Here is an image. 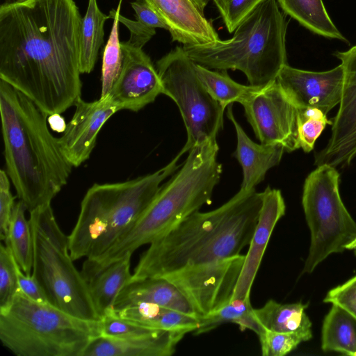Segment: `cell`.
<instances>
[{
  "mask_svg": "<svg viewBox=\"0 0 356 356\" xmlns=\"http://www.w3.org/2000/svg\"><path fill=\"white\" fill-rule=\"evenodd\" d=\"M83 18L74 0H5L0 6V79L48 116L81 98Z\"/></svg>",
  "mask_w": 356,
  "mask_h": 356,
  "instance_id": "obj_1",
  "label": "cell"
},
{
  "mask_svg": "<svg viewBox=\"0 0 356 356\" xmlns=\"http://www.w3.org/2000/svg\"><path fill=\"white\" fill-rule=\"evenodd\" d=\"M263 195L255 189L239 190L217 209L188 216L149 244L131 280L161 277L184 268L240 254L251 240Z\"/></svg>",
  "mask_w": 356,
  "mask_h": 356,
  "instance_id": "obj_2",
  "label": "cell"
},
{
  "mask_svg": "<svg viewBox=\"0 0 356 356\" xmlns=\"http://www.w3.org/2000/svg\"><path fill=\"white\" fill-rule=\"evenodd\" d=\"M0 113L6 172L30 212L51 203L67 184L73 166L49 130L48 115L1 79Z\"/></svg>",
  "mask_w": 356,
  "mask_h": 356,
  "instance_id": "obj_3",
  "label": "cell"
},
{
  "mask_svg": "<svg viewBox=\"0 0 356 356\" xmlns=\"http://www.w3.org/2000/svg\"><path fill=\"white\" fill-rule=\"evenodd\" d=\"M216 138L195 145L180 169L162 185L134 225L106 252L86 259L81 273L89 282L111 264L131 257L140 247L165 235L181 221L211 202L219 183L222 165L218 161Z\"/></svg>",
  "mask_w": 356,
  "mask_h": 356,
  "instance_id": "obj_4",
  "label": "cell"
},
{
  "mask_svg": "<svg viewBox=\"0 0 356 356\" xmlns=\"http://www.w3.org/2000/svg\"><path fill=\"white\" fill-rule=\"evenodd\" d=\"M177 154L154 173L124 182L95 184L85 194L68 236L74 261L95 259L112 247L151 204L161 184L180 167Z\"/></svg>",
  "mask_w": 356,
  "mask_h": 356,
  "instance_id": "obj_5",
  "label": "cell"
},
{
  "mask_svg": "<svg viewBox=\"0 0 356 356\" xmlns=\"http://www.w3.org/2000/svg\"><path fill=\"white\" fill-rule=\"evenodd\" d=\"M287 22L275 0H266L236 29L232 38L183 45L188 57L210 70H239L250 86H265L287 64Z\"/></svg>",
  "mask_w": 356,
  "mask_h": 356,
  "instance_id": "obj_6",
  "label": "cell"
},
{
  "mask_svg": "<svg viewBox=\"0 0 356 356\" xmlns=\"http://www.w3.org/2000/svg\"><path fill=\"white\" fill-rule=\"evenodd\" d=\"M102 335L101 321L74 316L49 303H40L19 289L0 309V340L17 356H81Z\"/></svg>",
  "mask_w": 356,
  "mask_h": 356,
  "instance_id": "obj_7",
  "label": "cell"
},
{
  "mask_svg": "<svg viewBox=\"0 0 356 356\" xmlns=\"http://www.w3.org/2000/svg\"><path fill=\"white\" fill-rule=\"evenodd\" d=\"M29 213L33 241L32 275L43 288L49 302L74 316L101 320L88 282L74 264L68 236L58 225L51 203Z\"/></svg>",
  "mask_w": 356,
  "mask_h": 356,
  "instance_id": "obj_8",
  "label": "cell"
},
{
  "mask_svg": "<svg viewBox=\"0 0 356 356\" xmlns=\"http://www.w3.org/2000/svg\"><path fill=\"white\" fill-rule=\"evenodd\" d=\"M339 178L336 168L322 164L305 179L302 205L311 238L302 273H312L328 256L343 252L356 239V222L341 200Z\"/></svg>",
  "mask_w": 356,
  "mask_h": 356,
  "instance_id": "obj_9",
  "label": "cell"
},
{
  "mask_svg": "<svg viewBox=\"0 0 356 356\" xmlns=\"http://www.w3.org/2000/svg\"><path fill=\"white\" fill-rule=\"evenodd\" d=\"M163 92L177 104L187 138L182 156L195 145L216 138L223 128L225 111L207 91L195 70V63L177 46L156 63Z\"/></svg>",
  "mask_w": 356,
  "mask_h": 356,
  "instance_id": "obj_10",
  "label": "cell"
},
{
  "mask_svg": "<svg viewBox=\"0 0 356 356\" xmlns=\"http://www.w3.org/2000/svg\"><path fill=\"white\" fill-rule=\"evenodd\" d=\"M244 260L245 255L240 254L184 268L161 277L177 286L201 318L232 298Z\"/></svg>",
  "mask_w": 356,
  "mask_h": 356,
  "instance_id": "obj_11",
  "label": "cell"
},
{
  "mask_svg": "<svg viewBox=\"0 0 356 356\" xmlns=\"http://www.w3.org/2000/svg\"><path fill=\"white\" fill-rule=\"evenodd\" d=\"M242 106L260 143L280 145L287 152L300 148L299 109L288 98L277 80L262 87Z\"/></svg>",
  "mask_w": 356,
  "mask_h": 356,
  "instance_id": "obj_12",
  "label": "cell"
},
{
  "mask_svg": "<svg viewBox=\"0 0 356 356\" xmlns=\"http://www.w3.org/2000/svg\"><path fill=\"white\" fill-rule=\"evenodd\" d=\"M333 55L343 68L341 99L332 120L330 138L315 154L314 164L343 168L356 156V44L346 51H336Z\"/></svg>",
  "mask_w": 356,
  "mask_h": 356,
  "instance_id": "obj_13",
  "label": "cell"
},
{
  "mask_svg": "<svg viewBox=\"0 0 356 356\" xmlns=\"http://www.w3.org/2000/svg\"><path fill=\"white\" fill-rule=\"evenodd\" d=\"M277 81L298 108H315L327 115L340 103L343 83L341 64L323 72L300 70L285 65Z\"/></svg>",
  "mask_w": 356,
  "mask_h": 356,
  "instance_id": "obj_14",
  "label": "cell"
},
{
  "mask_svg": "<svg viewBox=\"0 0 356 356\" xmlns=\"http://www.w3.org/2000/svg\"><path fill=\"white\" fill-rule=\"evenodd\" d=\"M124 55L120 74L110 95L121 110L138 111L154 102L163 92L161 78L143 48L121 42Z\"/></svg>",
  "mask_w": 356,
  "mask_h": 356,
  "instance_id": "obj_15",
  "label": "cell"
},
{
  "mask_svg": "<svg viewBox=\"0 0 356 356\" xmlns=\"http://www.w3.org/2000/svg\"><path fill=\"white\" fill-rule=\"evenodd\" d=\"M74 106L73 117L58 143L67 160L78 167L89 159L103 125L121 108L110 97L93 102L80 98Z\"/></svg>",
  "mask_w": 356,
  "mask_h": 356,
  "instance_id": "obj_16",
  "label": "cell"
},
{
  "mask_svg": "<svg viewBox=\"0 0 356 356\" xmlns=\"http://www.w3.org/2000/svg\"><path fill=\"white\" fill-rule=\"evenodd\" d=\"M168 26L172 40L197 45L219 40L204 14L208 0H144Z\"/></svg>",
  "mask_w": 356,
  "mask_h": 356,
  "instance_id": "obj_17",
  "label": "cell"
},
{
  "mask_svg": "<svg viewBox=\"0 0 356 356\" xmlns=\"http://www.w3.org/2000/svg\"><path fill=\"white\" fill-rule=\"evenodd\" d=\"M263 194L259 219L232 299L250 298L251 287L271 234L277 222L285 214L286 204L280 190L268 186Z\"/></svg>",
  "mask_w": 356,
  "mask_h": 356,
  "instance_id": "obj_18",
  "label": "cell"
},
{
  "mask_svg": "<svg viewBox=\"0 0 356 356\" xmlns=\"http://www.w3.org/2000/svg\"><path fill=\"white\" fill-rule=\"evenodd\" d=\"M226 114L233 123L236 134L237 143L234 156L243 170L240 190L252 191L264 180L270 168L280 163L285 149L280 145L258 144L252 141L236 120L232 104L227 107Z\"/></svg>",
  "mask_w": 356,
  "mask_h": 356,
  "instance_id": "obj_19",
  "label": "cell"
},
{
  "mask_svg": "<svg viewBox=\"0 0 356 356\" xmlns=\"http://www.w3.org/2000/svg\"><path fill=\"white\" fill-rule=\"evenodd\" d=\"M184 336L164 330L148 337L127 339L101 335L88 344L81 356H170Z\"/></svg>",
  "mask_w": 356,
  "mask_h": 356,
  "instance_id": "obj_20",
  "label": "cell"
},
{
  "mask_svg": "<svg viewBox=\"0 0 356 356\" xmlns=\"http://www.w3.org/2000/svg\"><path fill=\"white\" fill-rule=\"evenodd\" d=\"M139 303L154 304L195 315L181 292L164 277H146L131 280L120 291L113 309L118 312Z\"/></svg>",
  "mask_w": 356,
  "mask_h": 356,
  "instance_id": "obj_21",
  "label": "cell"
},
{
  "mask_svg": "<svg viewBox=\"0 0 356 356\" xmlns=\"http://www.w3.org/2000/svg\"><path fill=\"white\" fill-rule=\"evenodd\" d=\"M302 302L282 304L268 300L264 305L254 309L255 319L266 330L296 334L303 341L312 338V323Z\"/></svg>",
  "mask_w": 356,
  "mask_h": 356,
  "instance_id": "obj_22",
  "label": "cell"
},
{
  "mask_svg": "<svg viewBox=\"0 0 356 356\" xmlns=\"http://www.w3.org/2000/svg\"><path fill=\"white\" fill-rule=\"evenodd\" d=\"M116 312L121 317L143 326L183 335L194 333L199 326L197 316L154 304L139 303Z\"/></svg>",
  "mask_w": 356,
  "mask_h": 356,
  "instance_id": "obj_23",
  "label": "cell"
},
{
  "mask_svg": "<svg viewBox=\"0 0 356 356\" xmlns=\"http://www.w3.org/2000/svg\"><path fill=\"white\" fill-rule=\"evenodd\" d=\"M131 257L117 261L90 280V293L100 318L114 309L115 302L122 289L130 282Z\"/></svg>",
  "mask_w": 356,
  "mask_h": 356,
  "instance_id": "obj_24",
  "label": "cell"
},
{
  "mask_svg": "<svg viewBox=\"0 0 356 356\" xmlns=\"http://www.w3.org/2000/svg\"><path fill=\"white\" fill-rule=\"evenodd\" d=\"M283 12L314 34L348 43L330 19L323 0H277Z\"/></svg>",
  "mask_w": 356,
  "mask_h": 356,
  "instance_id": "obj_25",
  "label": "cell"
},
{
  "mask_svg": "<svg viewBox=\"0 0 356 356\" xmlns=\"http://www.w3.org/2000/svg\"><path fill=\"white\" fill-rule=\"evenodd\" d=\"M321 348L324 352L356 356V318L332 305L323 322Z\"/></svg>",
  "mask_w": 356,
  "mask_h": 356,
  "instance_id": "obj_26",
  "label": "cell"
},
{
  "mask_svg": "<svg viewBox=\"0 0 356 356\" xmlns=\"http://www.w3.org/2000/svg\"><path fill=\"white\" fill-rule=\"evenodd\" d=\"M195 70L207 91L224 108L234 102L242 105L262 88L240 84L227 70L213 71L197 63Z\"/></svg>",
  "mask_w": 356,
  "mask_h": 356,
  "instance_id": "obj_27",
  "label": "cell"
},
{
  "mask_svg": "<svg viewBox=\"0 0 356 356\" xmlns=\"http://www.w3.org/2000/svg\"><path fill=\"white\" fill-rule=\"evenodd\" d=\"M253 309L250 298L231 299L212 313L199 318L194 334L206 333L221 324L231 323L238 325L241 330H250L259 336L264 328L255 319Z\"/></svg>",
  "mask_w": 356,
  "mask_h": 356,
  "instance_id": "obj_28",
  "label": "cell"
},
{
  "mask_svg": "<svg viewBox=\"0 0 356 356\" xmlns=\"http://www.w3.org/2000/svg\"><path fill=\"white\" fill-rule=\"evenodd\" d=\"M27 211L24 202H15L11 215L8 234L4 241L10 250L22 270L31 274L33 268V241L29 219L25 216Z\"/></svg>",
  "mask_w": 356,
  "mask_h": 356,
  "instance_id": "obj_29",
  "label": "cell"
},
{
  "mask_svg": "<svg viewBox=\"0 0 356 356\" xmlns=\"http://www.w3.org/2000/svg\"><path fill=\"white\" fill-rule=\"evenodd\" d=\"M110 17L99 8L97 0H89L82 20L80 70L81 74L90 73L95 65L99 50L104 42V26Z\"/></svg>",
  "mask_w": 356,
  "mask_h": 356,
  "instance_id": "obj_30",
  "label": "cell"
},
{
  "mask_svg": "<svg viewBox=\"0 0 356 356\" xmlns=\"http://www.w3.org/2000/svg\"><path fill=\"white\" fill-rule=\"evenodd\" d=\"M120 3L117 10L109 13L113 19L112 29L104 50L102 68V92L100 99L107 98L117 81L122 68L124 55L119 40V19Z\"/></svg>",
  "mask_w": 356,
  "mask_h": 356,
  "instance_id": "obj_31",
  "label": "cell"
},
{
  "mask_svg": "<svg viewBox=\"0 0 356 356\" xmlns=\"http://www.w3.org/2000/svg\"><path fill=\"white\" fill-rule=\"evenodd\" d=\"M332 121L327 115L315 108L299 109L298 136L300 148L306 153L313 150L314 144L325 127Z\"/></svg>",
  "mask_w": 356,
  "mask_h": 356,
  "instance_id": "obj_32",
  "label": "cell"
},
{
  "mask_svg": "<svg viewBox=\"0 0 356 356\" xmlns=\"http://www.w3.org/2000/svg\"><path fill=\"white\" fill-rule=\"evenodd\" d=\"M17 264L10 248L0 244V309L7 307L19 291Z\"/></svg>",
  "mask_w": 356,
  "mask_h": 356,
  "instance_id": "obj_33",
  "label": "cell"
},
{
  "mask_svg": "<svg viewBox=\"0 0 356 356\" xmlns=\"http://www.w3.org/2000/svg\"><path fill=\"white\" fill-rule=\"evenodd\" d=\"M102 335L111 338L127 339L153 335L159 330L139 325L119 316L114 310L104 315L100 320Z\"/></svg>",
  "mask_w": 356,
  "mask_h": 356,
  "instance_id": "obj_34",
  "label": "cell"
},
{
  "mask_svg": "<svg viewBox=\"0 0 356 356\" xmlns=\"http://www.w3.org/2000/svg\"><path fill=\"white\" fill-rule=\"evenodd\" d=\"M228 32L238 26L266 0H212Z\"/></svg>",
  "mask_w": 356,
  "mask_h": 356,
  "instance_id": "obj_35",
  "label": "cell"
},
{
  "mask_svg": "<svg viewBox=\"0 0 356 356\" xmlns=\"http://www.w3.org/2000/svg\"><path fill=\"white\" fill-rule=\"evenodd\" d=\"M263 356H284L302 342L293 334L273 332L264 329L258 336Z\"/></svg>",
  "mask_w": 356,
  "mask_h": 356,
  "instance_id": "obj_36",
  "label": "cell"
},
{
  "mask_svg": "<svg viewBox=\"0 0 356 356\" xmlns=\"http://www.w3.org/2000/svg\"><path fill=\"white\" fill-rule=\"evenodd\" d=\"M323 302L338 305L356 318V275L330 289Z\"/></svg>",
  "mask_w": 356,
  "mask_h": 356,
  "instance_id": "obj_37",
  "label": "cell"
},
{
  "mask_svg": "<svg viewBox=\"0 0 356 356\" xmlns=\"http://www.w3.org/2000/svg\"><path fill=\"white\" fill-rule=\"evenodd\" d=\"M6 171L0 170V239L5 241L13 213L15 197L10 191V182Z\"/></svg>",
  "mask_w": 356,
  "mask_h": 356,
  "instance_id": "obj_38",
  "label": "cell"
},
{
  "mask_svg": "<svg viewBox=\"0 0 356 356\" xmlns=\"http://www.w3.org/2000/svg\"><path fill=\"white\" fill-rule=\"evenodd\" d=\"M119 22L126 26L130 31V38L127 42L131 46L143 48L144 45L155 35V29L149 28L138 21H133L120 15Z\"/></svg>",
  "mask_w": 356,
  "mask_h": 356,
  "instance_id": "obj_39",
  "label": "cell"
},
{
  "mask_svg": "<svg viewBox=\"0 0 356 356\" xmlns=\"http://www.w3.org/2000/svg\"><path fill=\"white\" fill-rule=\"evenodd\" d=\"M18 280L20 291L29 298L38 302L51 304L43 288L32 274L24 273L19 267Z\"/></svg>",
  "mask_w": 356,
  "mask_h": 356,
  "instance_id": "obj_40",
  "label": "cell"
},
{
  "mask_svg": "<svg viewBox=\"0 0 356 356\" xmlns=\"http://www.w3.org/2000/svg\"><path fill=\"white\" fill-rule=\"evenodd\" d=\"M131 6L135 11L137 21L149 28L168 31V25L144 0H136L131 3Z\"/></svg>",
  "mask_w": 356,
  "mask_h": 356,
  "instance_id": "obj_41",
  "label": "cell"
},
{
  "mask_svg": "<svg viewBox=\"0 0 356 356\" xmlns=\"http://www.w3.org/2000/svg\"><path fill=\"white\" fill-rule=\"evenodd\" d=\"M47 122L51 129L58 133H64L67 128L65 119L60 113H54L49 115Z\"/></svg>",
  "mask_w": 356,
  "mask_h": 356,
  "instance_id": "obj_42",
  "label": "cell"
},
{
  "mask_svg": "<svg viewBox=\"0 0 356 356\" xmlns=\"http://www.w3.org/2000/svg\"><path fill=\"white\" fill-rule=\"evenodd\" d=\"M356 247V239L351 243L350 244L347 248H346V250H353V249Z\"/></svg>",
  "mask_w": 356,
  "mask_h": 356,
  "instance_id": "obj_43",
  "label": "cell"
},
{
  "mask_svg": "<svg viewBox=\"0 0 356 356\" xmlns=\"http://www.w3.org/2000/svg\"><path fill=\"white\" fill-rule=\"evenodd\" d=\"M353 250H354V254L356 256V247L353 249Z\"/></svg>",
  "mask_w": 356,
  "mask_h": 356,
  "instance_id": "obj_44",
  "label": "cell"
}]
</instances>
